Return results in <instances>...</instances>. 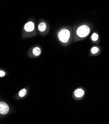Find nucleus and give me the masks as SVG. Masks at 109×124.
I'll list each match as a JSON object with an SVG mask.
<instances>
[{
  "mask_svg": "<svg viewBox=\"0 0 109 124\" xmlns=\"http://www.w3.org/2000/svg\"><path fill=\"white\" fill-rule=\"evenodd\" d=\"M93 26L91 23L83 22L79 24L73 29V42H77L85 39L92 31Z\"/></svg>",
  "mask_w": 109,
  "mask_h": 124,
  "instance_id": "nucleus-1",
  "label": "nucleus"
},
{
  "mask_svg": "<svg viewBox=\"0 0 109 124\" xmlns=\"http://www.w3.org/2000/svg\"><path fill=\"white\" fill-rule=\"evenodd\" d=\"M73 35V28L69 26H64L58 30L57 32V38L60 45L66 46L72 42Z\"/></svg>",
  "mask_w": 109,
  "mask_h": 124,
  "instance_id": "nucleus-2",
  "label": "nucleus"
},
{
  "mask_svg": "<svg viewBox=\"0 0 109 124\" xmlns=\"http://www.w3.org/2000/svg\"><path fill=\"white\" fill-rule=\"evenodd\" d=\"M23 30L24 33H25L24 36H25L24 37H33L37 34L35 24L34 22L32 20H30L25 23L24 25Z\"/></svg>",
  "mask_w": 109,
  "mask_h": 124,
  "instance_id": "nucleus-3",
  "label": "nucleus"
},
{
  "mask_svg": "<svg viewBox=\"0 0 109 124\" xmlns=\"http://www.w3.org/2000/svg\"><path fill=\"white\" fill-rule=\"evenodd\" d=\"M86 95V90L83 87H79L72 93V97L75 101H80L83 100Z\"/></svg>",
  "mask_w": 109,
  "mask_h": 124,
  "instance_id": "nucleus-4",
  "label": "nucleus"
},
{
  "mask_svg": "<svg viewBox=\"0 0 109 124\" xmlns=\"http://www.w3.org/2000/svg\"><path fill=\"white\" fill-rule=\"evenodd\" d=\"M38 30L41 36L46 35L49 31L48 23L44 20H41L38 24Z\"/></svg>",
  "mask_w": 109,
  "mask_h": 124,
  "instance_id": "nucleus-5",
  "label": "nucleus"
},
{
  "mask_svg": "<svg viewBox=\"0 0 109 124\" xmlns=\"http://www.w3.org/2000/svg\"><path fill=\"white\" fill-rule=\"evenodd\" d=\"M41 53L42 49L40 46H35L30 49L28 55L30 57L37 58L40 56Z\"/></svg>",
  "mask_w": 109,
  "mask_h": 124,
  "instance_id": "nucleus-6",
  "label": "nucleus"
},
{
  "mask_svg": "<svg viewBox=\"0 0 109 124\" xmlns=\"http://www.w3.org/2000/svg\"><path fill=\"white\" fill-rule=\"evenodd\" d=\"M11 111L9 105L4 101H0V115H6Z\"/></svg>",
  "mask_w": 109,
  "mask_h": 124,
  "instance_id": "nucleus-7",
  "label": "nucleus"
},
{
  "mask_svg": "<svg viewBox=\"0 0 109 124\" xmlns=\"http://www.w3.org/2000/svg\"><path fill=\"white\" fill-rule=\"evenodd\" d=\"M29 91V87L24 88L20 90L18 93L15 95L14 98L16 100H21L28 95Z\"/></svg>",
  "mask_w": 109,
  "mask_h": 124,
  "instance_id": "nucleus-8",
  "label": "nucleus"
},
{
  "mask_svg": "<svg viewBox=\"0 0 109 124\" xmlns=\"http://www.w3.org/2000/svg\"><path fill=\"white\" fill-rule=\"evenodd\" d=\"M101 48L97 46H92L89 52V55L90 56H96L99 55L101 53Z\"/></svg>",
  "mask_w": 109,
  "mask_h": 124,
  "instance_id": "nucleus-9",
  "label": "nucleus"
},
{
  "mask_svg": "<svg viewBox=\"0 0 109 124\" xmlns=\"http://www.w3.org/2000/svg\"><path fill=\"white\" fill-rule=\"evenodd\" d=\"M90 40L93 44H99L100 43V36L99 34L96 32L92 33L90 37Z\"/></svg>",
  "mask_w": 109,
  "mask_h": 124,
  "instance_id": "nucleus-10",
  "label": "nucleus"
},
{
  "mask_svg": "<svg viewBox=\"0 0 109 124\" xmlns=\"http://www.w3.org/2000/svg\"><path fill=\"white\" fill-rule=\"evenodd\" d=\"M6 73L4 70H0V77H4L6 76Z\"/></svg>",
  "mask_w": 109,
  "mask_h": 124,
  "instance_id": "nucleus-11",
  "label": "nucleus"
}]
</instances>
